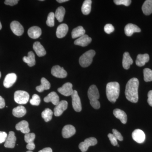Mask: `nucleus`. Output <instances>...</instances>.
<instances>
[{
  "label": "nucleus",
  "instance_id": "nucleus-1",
  "mask_svg": "<svg viewBox=\"0 0 152 152\" xmlns=\"http://www.w3.org/2000/svg\"><path fill=\"white\" fill-rule=\"evenodd\" d=\"M139 86V80L136 78L131 79L126 85L125 95L131 102L136 103L138 101Z\"/></svg>",
  "mask_w": 152,
  "mask_h": 152
},
{
  "label": "nucleus",
  "instance_id": "nucleus-2",
  "mask_svg": "<svg viewBox=\"0 0 152 152\" xmlns=\"http://www.w3.org/2000/svg\"><path fill=\"white\" fill-rule=\"evenodd\" d=\"M120 85L118 82H110L106 86V95L111 102L114 103L119 96Z\"/></svg>",
  "mask_w": 152,
  "mask_h": 152
},
{
  "label": "nucleus",
  "instance_id": "nucleus-3",
  "mask_svg": "<svg viewBox=\"0 0 152 152\" xmlns=\"http://www.w3.org/2000/svg\"><path fill=\"white\" fill-rule=\"evenodd\" d=\"M88 95L92 107L95 109H99L100 104L98 100L99 98V94L97 88L95 85H92L89 88Z\"/></svg>",
  "mask_w": 152,
  "mask_h": 152
},
{
  "label": "nucleus",
  "instance_id": "nucleus-4",
  "mask_svg": "<svg viewBox=\"0 0 152 152\" xmlns=\"http://www.w3.org/2000/svg\"><path fill=\"white\" fill-rule=\"evenodd\" d=\"M96 55V52L94 50L88 51L82 55L79 59L80 65L84 68L89 66L93 62V59Z\"/></svg>",
  "mask_w": 152,
  "mask_h": 152
},
{
  "label": "nucleus",
  "instance_id": "nucleus-5",
  "mask_svg": "<svg viewBox=\"0 0 152 152\" xmlns=\"http://www.w3.org/2000/svg\"><path fill=\"white\" fill-rule=\"evenodd\" d=\"M14 99L17 103L25 104L29 99V95L23 91H17L14 94Z\"/></svg>",
  "mask_w": 152,
  "mask_h": 152
},
{
  "label": "nucleus",
  "instance_id": "nucleus-6",
  "mask_svg": "<svg viewBox=\"0 0 152 152\" xmlns=\"http://www.w3.org/2000/svg\"><path fill=\"white\" fill-rule=\"evenodd\" d=\"M97 143L96 139L94 137H90L85 140L84 141L82 142L79 144V148L82 152H86L91 146L95 145Z\"/></svg>",
  "mask_w": 152,
  "mask_h": 152
},
{
  "label": "nucleus",
  "instance_id": "nucleus-7",
  "mask_svg": "<svg viewBox=\"0 0 152 152\" xmlns=\"http://www.w3.org/2000/svg\"><path fill=\"white\" fill-rule=\"evenodd\" d=\"M71 96H72V103L73 108L74 110L76 112H80L82 110L81 102L77 91L74 90Z\"/></svg>",
  "mask_w": 152,
  "mask_h": 152
},
{
  "label": "nucleus",
  "instance_id": "nucleus-8",
  "mask_svg": "<svg viewBox=\"0 0 152 152\" xmlns=\"http://www.w3.org/2000/svg\"><path fill=\"white\" fill-rule=\"evenodd\" d=\"M51 74L56 77L59 78H64L67 76V73L64 68L58 65L53 67L51 69Z\"/></svg>",
  "mask_w": 152,
  "mask_h": 152
},
{
  "label": "nucleus",
  "instance_id": "nucleus-9",
  "mask_svg": "<svg viewBox=\"0 0 152 152\" xmlns=\"http://www.w3.org/2000/svg\"><path fill=\"white\" fill-rule=\"evenodd\" d=\"M68 107V102L66 101H61L54 109V114L56 116H61Z\"/></svg>",
  "mask_w": 152,
  "mask_h": 152
},
{
  "label": "nucleus",
  "instance_id": "nucleus-10",
  "mask_svg": "<svg viewBox=\"0 0 152 152\" xmlns=\"http://www.w3.org/2000/svg\"><path fill=\"white\" fill-rule=\"evenodd\" d=\"M72 86V84L71 83H66L61 88H58V91L62 95L69 96H71L73 92Z\"/></svg>",
  "mask_w": 152,
  "mask_h": 152
},
{
  "label": "nucleus",
  "instance_id": "nucleus-11",
  "mask_svg": "<svg viewBox=\"0 0 152 152\" xmlns=\"http://www.w3.org/2000/svg\"><path fill=\"white\" fill-rule=\"evenodd\" d=\"M11 29L15 35L18 36H21L24 33V28L19 22L14 21L11 23Z\"/></svg>",
  "mask_w": 152,
  "mask_h": 152
},
{
  "label": "nucleus",
  "instance_id": "nucleus-12",
  "mask_svg": "<svg viewBox=\"0 0 152 152\" xmlns=\"http://www.w3.org/2000/svg\"><path fill=\"white\" fill-rule=\"evenodd\" d=\"M133 140L138 143H142L145 140V135L141 130L137 129L135 130L132 134Z\"/></svg>",
  "mask_w": 152,
  "mask_h": 152
},
{
  "label": "nucleus",
  "instance_id": "nucleus-13",
  "mask_svg": "<svg viewBox=\"0 0 152 152\" xmlns=\"http://www.w3.org/2000/svg\"><path fill=\"white\" fill-rule=\"evenodd\" d=\"M16 137L15 136V132L11 131L9 132L5 142L4 147L10 148H13L15 145Z\"/></svg>",
  "mask_w": 152,
  "mask_h": 152
},
{
  "label": "nucleus",
  "instance_id": "nucleus-14",
  "mask_svg": "<svg viewBox=\"0 0 152 152\" xmlns=\"http://www.w3.org/2000/svg\"><path fill=\"white\" fill-rule=\"evenodd\" d=\"M17 79V76L15 74L12 73L8 74L6 76L3 83L4 86L6 88H10L16 81Z\"/></svg>",
  "mask_w": 152,
  "mask_h": 152
},
{
  "label": "nucleus",
  "instance_id": "nucleus-15",
  "mask_svg": "<svg viewBox=\"0 0 152 152\" xmlns=\"http://www.w3.org/2000/svg\"><path fill=\"white\" fill-rule=\"evenodd\" d=\"M76 133V129L72 125H66L63 128L62 134L63 137L64 138H69L73 136Z\"/></svg>",
  "mask_w": 152,
  "mask_h": 152
},
{
  "label": "nucleus",
  "instance_id": "nucleus-16",
  "mask_svg": "<svg viewBox=\"0 0 152 152\" xmlns=\"http://www.w3.org/2000/svg\"><path fill=\"white\" fill-rule=\"evenodd\" d=\"M124 31L126 35L131 37L134 33L140 32L141 29L137 25L129 23L125 26Z\"/></svg>",
  "mask_w": 152,
  "mask_h": 152
},
{
  "label": "nucleus",
  "instance_id": "nucleus-17",
  "mask_svg": "<svg viewBox=\"0 0 152 152\" xmlns=\"http://www.w3.org/2000/svg\"><path fill=\"white\" fill-rule=\"evenodd\" d=\"M91 38L87 35L85 34L76 39L74 42V44L76 45L86 47L91 43Z\"/></svg>",
  "mask_w": 152,
  "mask_h": 152
},
{
  "label": "nucleus",
  "instance_id": "nucleus-18",
  "mask_svg": "<svg viewBox=\"0 0 152 152\" xmlns=\"http://www.w3.org/2000/svg\"><path fill=\"white\" fill-rule=\"evenodd\" d=\"M44 100L47 103L51 102L53 104L57 105L59 102V97L55 92H52L44 98Z\"/></svg>",
  "mask_w": 152,
  "mask_h": 152
},
{
  "label": "nucleus",
  "instance_id": "nucleus-19",
  "mask_svg": "<svg viewBox=\"0 0 152 152\" xmlns=\"http://www.w3.org/2000/svg\"><path fill=\"white\" fill-rule=\"evenodd\" d=\"M28 34L29 37L31 39H38L42 34V30L38 26L31 27L28 30Z\"/></svg>",
  "mask_w": 152,
  "mask_h": 152
},
{
  "label": "nucleus",
  "instance_id": "nucleus-20",
  "mask_svg": "<svg viewBox=\"0 0 152 152\" xmlns=\"http://www.w3.org/2000/svg\"><path fill=\"white\" fill-rule=\"evenodd\" d=\"M69 30V27L66 24L63 23L60 25L57 28L56 36L58 38H62L65 37Z\"/></svg>",
  "mask_w": 152,
  "mask_h": 152
},
{
  "label": "nucleus",
  "instance_id": "nucleus-21",
  "mask_svg": "<svg viewBox=\"0 0 152 152\" xmlns=\"http://www.w3.org/2000/svg\"><path fill=\"white\" fill-rule=\"evenodd\" d=\"M114 116L117 118L119 119L123 124H126L127 121V116L124 111L119 109H116L114 110Z\"/></svg>",
  "mask_w": 152,
  "mask_h": 152
},
{
  "label": "nucleus",
  "instance_id": "nucleus-22",
  "mask_svg": "<svg viewBox=\"0 0 152 152\" xmlns=\"http://www.w3.org/2000/svg\"><path fill=\"white\" fill-rule=\"evenodd\" d=\"M150 57L148 54H139L137 56L136 64L138 66L141 67L145 64L146 63L149 61Z\"/></svg>",
  "mask_w": 152,
  "mask_h": 152
},
{
  "label": "nucleus",
  "instance_id": "nucleus-23",
  "mask_svg": "<svg viewBox=\"0 0 152 152\" xmlns=\"http://www.w3.org/2000/svg\"><path fill=\"white\" fill-rule=\"evenodd\" d=\"M16 129L18 131H20L23 134H27L29 133L30 129L29 124L26 121H22L18 123L15 126Z\"/></svg>",
  "mask_w": 152,
  "mask_h": 152
},
{
  "label": "nucleus",
  "instance_id": "nucleus-24",
  "mask_svg": "<svg viewBox=\"0 0 152 152\" xmlns=\"http://www.w3.org/2000/svg\"><path fill=\"white\" fill-rule=\"evenodd\" d=\"M33 49L39 57H42L46 54V51L43 46L39 42H36L33 45Z\"/></svg>",
  "mask_w": 152,
  "mask_h": 152
},
{
  "label": "nucleus",
  "instance_id": "nucleus-25",
  "mask_svg": "<svg viewBox=\"0 0 152 152\" xmlns=\"http://www.w3.org/2000/svg\"><path fill=\"white\" fill-rule=\"evenodd\" d=\"M133 61L128 52H125L123 55V66L125 69H129L131 65L132 64Z\"/></svg>",
  "mask_w": 152,
  "mask_h": 152
},
{
  "label": "nucleus",
  "instance_id": "nucleus-26",
  "mask_svg": "<svg viewBox=\"0 0 152 152\" xmlns=\"http://www.w3.org/2000/svg\"><path fill=\"white\" fill-rule=\"evenodd\" d=\"M23 61L28 64L30 67L33 66L35 65V57L34 53L32 51H30L28 53V56H24L23 58Z\"/></svg>",
  "mask_w": 152,
  "mask_h": 152
},
{
  "label": "nucleus",
  "instance_id": "nucleus-27",
  "mask_svg": "<svg viewBox=\"0 0 152 152\" xmlns=\"http://www.w3.org/2000/svg\"><path fill=\"white\" fill-rule=\"evenodd\" d=\"M40 86L36 87V90L39 92H42L44 90H49L50 88L51 85L50 82L45 78H42L41 80Z\"/></svg>",
  "mask_w": 152,
  "mask_h": 152
},
{
  "label": "nucleus",
  "instance_id": "nucleus-28",
  "mask_svg": "<svg viewBox=\"0 0 152 152\" xmlns=\"http://www.w3.org/2000/svg\"><path fill=\"white\" fill-rule=\"evenodd\" d=\"M142 10L146 15L152 13V0H146L142 6Z\"/></svg>",
  "mask_w": 152,
  "mask_h": 152
},
{
  "label": "nucleus",
  "instance_id": "nucleus-29",
  "mask_svg": "<svg viewBox=\"0 0 152 152\" xmlns=\"http://www.w3.org/2000/svg\"><path fill=\"white\" fill-rule=\"evenodd\" d=\"M26 113V110L24 107L19 106L13 109L12 110L13 115L17 118H21Z\"/></svg>",
  "mask_w": 152,
  "mask_h": 152
},
{
  "label": "nucleus",
  "instance_id": "nucleus-30",
  "mask_svg": "<svg viewBox=\"0 0 152 152\" xmlns=\"http://www.w3.org/2000/svg\"><path fill=\"white\" fill-rule=\"evenodd\" d=\"M85 31L83 27L81 26L75 28L72 32V37L73 39L80 38L85 34Z\"/></svg>",
  "mask_w": 152,
  "mask_h": 152
},
{
  "label": "nucleus",
  "instance_id": "nucleus-31",
  "mask_svg": "<svg viewBox=\"0 0 152 152\" xmlns=\"http://www.w3.org/2000/svg\"><path fill=\"white\" fill-rule=\"evenodd\" d=\"M92 2L91 0H86L83 3L81 10L83 15H88L91 12Z\"/></svg>",
  "mask_w": 152,
  "mask_h": 152
},
{
  "label": "nucleus",
  "instance_id": "nucleus-32",
  "mask_svg": "<svg viewBox=\"0 0 152 152\" xmlns=\"http://www.w3.org/2000/svg\"><path fill=\"white\" fill-rule=\"evenodd\" d=\"M66 10L63 7H60L57 9L55 14V17L59 22H62L64 20Z\"/></svg>",
  "mask_w": 152,
  "mask_h": 152
},
{
  "label": "nucleus",
  "instance_id": "nucleus-33",
  "mask_svg": "<svg viewBox=\"0 0 152 152\" xmlns=\"http://www.w3.org/2000/svg\"><path fill=\"white\" fill-rule=\"evenodd\" d=\"M53 115V112L49 108L46 109L42 113V117L46 122L51 120Z\"/></svg>",
  "mask_w": 152,
  "mask_h": 152
},
{
  "label": "nucleus",
  "instance_id": "nucleus-34",
  "mask_svg": "<svg viewBox=\"0 0 152 152\" xmlns=\"http://www.w3.org/2000/svg\"><path fill=\"white\" fill-rule=\"evenodd\" d=\"M144 79L145 81L151 82L152 81V70L148 68H146L143 70Z\"/></svg>",
  "mask_w": 152,
  "mask_h": 152
},
{
  "label": "nucleus",
  "instance_id": "nucleus-35",
  "mask_svg": "<svg viewBox=\"0 0 152 152\" xmlns=\"http://www.w3.org/2000/svg\"><path fill=\"white\" fill-rule=\"evenodd\" d=\"M55 14L53 12H51L49 14L47 18L46 24L49 27L54 26L55 25Z\"/></svg>",
  "mask_w": 152,
  "mask_h": 152
},
{
  "label": "nucleus",
  "instance_id": "nucleus-36",
  "mask_svg": "<svg viewBox=\"0 0 152 152\" xmlns=\"http://www.w3.org/2000/svg\"><path fill=\"white\" fill-rule=\"evenodd\" d=\"M40 102V98L38 95L36 94L33 95L32 98L30 100V104L34 106L39 105Z\"/></svg>",
  "mask_w": 152,
  "mask_h": 152
},
{
  "label": "nucleus",
  "instance_id": "nucleus-37",
  "mask_svg": "<svg viewBox=\"0 0 152 152\" xmlns=\"http://www.w3.org/2000/svg\"><path fill=\"white\" fill-rule=\"evenodd\" d=\"M35 136L34 133H28L26 134L25 135V142L27 143L34 142V140L35 138Z\"/></svg>",
  "mask_w": 152,
  "mask_h": 152
},
{
  "label": "nucleus",
  "instance_id": "nucleus-38",
  "mask_svg": "<svg viewBox=\"0 0 152 152\" xmlns=\"http://www.w3.org/2000/svg\"><path fill=\"white\" fill-rule=\"evenodd\" d=\"M114 3L117 5H124L128 7L131 4L132 1L131 0H115Z\"/></svg>",
  "mask_w": 152,
  "mask_h": 152
},
{
  "label": "nucleus",
  "instance_id": "nucleus-39",
  "mask_svg": "<svg viewBox=\"0 0 152 152\" xmlns=\"http://www.w3.org/2000/svg\"><path fill=\"white\" fill-rule=\"evenodd\" d=\"M104 30L107 34H110L114 31L115 28L113 25L110 24H107L105 26Z\"/></svg>",
  "mask_w": 152,
  "mask_h": 152
},
{
  "label": "nucleus",
  "instance_id": "nucleus-40",
  "mask_svg": "<svg viewBox=\"0 0 152 152\" xmlns=\"http://www.w3.org/2000/svg\"><path fill=\"white\" fill-rule=\"evenodd\" d=\"M113 134L114 135V136H115V137L117 139V140H118L120 141H122L124 139H123V136H122L121 134L118 131H117L116 129H113Z\"/></svg>",
  "mask_w": 152,
  "mask_h": 152
},
{
  "label": "nucleus",
  "instance_id": "nucleus-41",
  "mask_svg": "<svg viewBox=\"0 0 152 152\" xmlns=\"http://www.w3.org/2000/svg\"><path fill=\"white\" fill-rule=\"evenodd\" d=\"M109 140L110 141L111 143L113 146H116L118 145V141H117V139L115 137V136L113 134H108Z\"/></svg>",
  "mask_w": 152,
  "mask_h": 152
},
{
  "label": "nucleus",
  "instance_id": "nucleus-42",
  "mask_svg": "<svg viewBox=\"0 0 152 152\" xmlns=\"http://www.w3.org/2000/svg\"><path fill=\"white\" fill-rule=\"evenodd\" d=\"M8 135L5 132H0V144L5 142Z\"/></svg>",
  "mask_w": 152,
  "mask_h": 152
},
{
  "label": "nucleus",
  "instance_id": "nucleus-43",
  "mask_svg": "<svg viewBox=\"0 0 152 152\" xmlns=\"http://www.w3.org/2000/svg\"><path fill=\"white\" fill-rule=\"evenodd\" d=\"M18 2V0H6L4 1V4L7 5L13 6L17 4Z\"/></svg>",
  "mask_w": 152,
  "mask_h": 152
},
{
  "label": "nucleus",
  "instance_id": "nucleus-44",
  "mask_svg": "<svg viewBox=\"0 0 152 152\" xmlns=\"http://www.w3.org/2000/svg\"><path fill=\"white\" fill-rule=\"evenodd\" d=\"M148 102L151 107H152V91H150L148 93Z\"/></svg>",
  "mask_w": 152,
  "mask_h": 152
},
{
  "label": "nucleus",
  "instance_id": "nucleus-45",
  "mask_svg": "<svg viewBox=\"0 0 152 152\" xmlns=\"http://www.w3.org/2000/svg\"><path fill=\"white\" fill-rule=\"evenodd\" d=\"M35 148V145L34 142L28 143L26 145L27 149H28V150H30V151H32V150H34V149Z\"/></svg>",
  "mask_w": 152,
  "mask_h": 152
},
{
  "label": "nucleus",
  "instance_id": "nucleus-46",
  "mask_svg": "<svg viewBox=\"0 0 152 152\" xmlns=\"http://www.w3.org/2000/svg\"><path fill=\"white\" fill-rule=\"evenodd\" d=\"M5 106V100L1 96H0V109L4 108Z\"/></svg>",
  "mask_w": 152,
  "mask_h": 152
},
{
  "label": "nucleus",
  "instance_id": "nucleus-47",
  "mask_svg": "<svg viewBox=\"0 0 152 152\" xmlns=\"http://www.w3.org/2000/svg\"><path fill=\"white\" fill-rule=\"evenodd\" d=\"M38 152H53L52 149L50 148H46Z\"/></svg>",
  "mask_w": 152,
  "mask_h": 152
},
{
  "label": "nucleus",
  "instance_id": "nucleus-48",
  "mask_svg": "<svg viewBox=\"0 0 152 152\" xmlns=\"http://www.w3.org/2000/svg\"><path fill=\"white\" fill-rule=\"evenodd\" d=\"M69 0H57V1L59 3H62L68 1Z\"/></svg>",
  "mask_w": 152,
  "mask_h": 152
},
{
  "label": "nucleus",
  "instance_id": "nucleus-49",
  "mask_svg": "<svg viewBox=\"0 0 152 152\" xmlns=\"http://www.w3.org/2000/svg\"><path fill=\"white\" fill-rule=\"evenodd\" d=\"M2 28V25L1 23V22H0V30Z\"/></svg>",
  "mask_w": 152,
  "mask_h": 152
},
{
  "label": "nucleus",
  "instance_id": "nucleus-50",
  "mask_svg": "<svg viewBox=\"0 0 152 152\" xmlns=\"http://www.w3.org/2000/svg\"><path fill=\"white\" fill-rule=\"evenodd\" d=\"M1 72H0V78H1Z\"/></svg>",
  "mask_w": 152,
  "mask_h": 152
},
{
  "label": "nucleus",
  "instance_id": "nucleus-51",
  "mask_svg": "<svg viewBox=\"0 0 152 152\" xmlns=\"http://www.w3.org/2000/svg\"><path fill=\"white\" fill-rule=\"evenodd\" d=\"M26 152H33L31 151H27Z\"/></svg>",
  "mask_w": 152,
  "mask_h": 152
}]
</instances>
